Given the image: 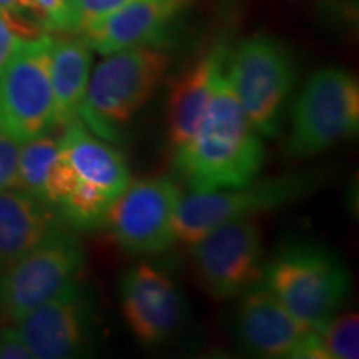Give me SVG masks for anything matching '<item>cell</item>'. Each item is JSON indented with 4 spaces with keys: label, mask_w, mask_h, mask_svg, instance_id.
<instances>
[{
    "label": "cell",
    "mask_w": 359,
    "mask_h": 359,
    "mask_svg": "<svg viewBox=\"0 0 359 359\" xmlns=\"http://www.w3.org/2000/svg\"><path fill=\"white\" fill-rule=\"evenodd\" d=\"M0 7L24 15L30 13V0H0Z\"/></svg>",
    "instance_id": "obj_27"
},
{
    "label": "cell",
    "mask_w": 359,
    "mask_h": 359,
    "mask_svg": "<svg viewBox=\"0 0 359 359\" xmlns=\"http://www.w3.org/2000/svg\"><path fill=\"white\" fill-rule=\"evenodd\" d=\"M235 331L241 348L255 356L326 359L316 327L294 318L263 283L241 294Z\"/></svg>",
    "instance_id": "obj_11"
},
{
    "label": "cell",
    "mask_w": 359,
    "mask_h": 359,
    "mask_svg": "<svg viewBox=\"0 0 359 359\" xmlns=\"http://www.w3.org/2000/svg\"><path fill=\"white\" fill-rule=\"evenodd\" d=\"M111 203L100 188L79 180L67 198L57 206L58 215L75 230H92L103 223L107 210Z\"/></svg>",
    "instance_id": "obj_20"
},
{
    "label": "cell",
    "mask_w": 359,
    "mask_h": 359,
    "mask_svg": "<svg viewBox=\"0 0 359 359\" xmlns=\"http://www.w3.org/2000/svg\"><path fill=\"white\" fill-rule=\"evenodd\" d=\"M92 72V48L77 34L53 37L52 42V90L55 128H64L79 120Z\"/></svg>",
    "instance_id": "obj_18"
},
{
    "label": "cell",
    "mask_w": 359,
    "mask_h": 359,
    "mask_svg": "<svg viewBox=\"0 0 359 359\" xmlns=\"http://www.w3.org/2000/svg\"><path fill=\"white\" fill-rule=\"evenodd\" d=\"M32 353L17 327H7L0 331V359H32Z\"/></svg>",
    "instance_id": "obj_26"
},
{
    "label": "cell",
    "mask_w": 359,
    "mask_h": 359,
    "mask_svg": "<svg viewBox=\"0 0 359 359\" xmlns=\"http://www.w3.org/2000/svg\"><path fill=\"white\" fill-rule=\"evenodd\" d=\"M190 246L196 280L217 302L236 298L262 283L263 235L255 218L219 224Z\"/></svg>",
    "instance_id": "obj_10"
},
{
    "label": "cell",
    "mask_w": 359,
    "mask_h": 359,
    "mask_svg": "<svg viewBox=\"0 0 359 359\" xmlns=\"http://www.w3.org/2000/svg\"><path fill=\"white\" fill-rule=\"evenodd\" d=\"M320 182L313 172L283 173L246 185L215 191H190L180 200L175 217L177 241L191 245L219 224L285 208L309 195Z\"/></svg>",
    "instance_id": "obj_6"
},
{
    "label": "cell",
    "mask_w": 359,
    "mask_h": 359,
    "mask_svg": "<svg viewBox=\"0 0 359 359\" xmlns=\"http://www.w3.org/2000/svg\"><path fill=\"white\" fill-rule=\"evenodd\" d=\"M226 47L219 45L175 80L167 100L168 138L175 148L182 147L196 132L223 74Z\"/></svg>",
    "instance_id": "obj_15"
},
{
    "label": "cell",
    "mask_w": 359,
    "mask_h": 359,
    "mask_svg": "<svg viewBox=\"0 0 359 359\" xmlns=\"http://www.w3.org/2000/svg\"><path fill=\"white\" fill-rule=\"evenodd\" d=\"M60 154L58 138L52 137L50 132L20 143L17 188L43 201L45 183L50 177L57 160L60 158Z\"/></svg>",
    "instance_id": "obj_19"
},
{
    "label": "cell",
    "mask_w": 359,
    "mask_h": 359,
    "mask_svg": "<svg viewBox=\"0 0 359 359\" xmlns=\"http://www.w3.org/2000/svg\"><path fill=\"white\" fill-rule=\"evenodd\" d=\"M262 283L294 318L320 330L344 302L351 278L334 251L299 241L281 248L264 264Z\"/></svg>",
    "instance_id": "obj_3"
},
{
    "label": "cell",
    "mask_w": 359,
    "mask_h": 359,
    "mask_svg": "<svg viewBox=\"0 0 359 359\" xmlns=\"http://www.w3.org/2000/svg\"><path fill=\"white\" fill-rule=\"evenodd\" d=\"M224 75L258 133L276 138L296 83L294 58L286 45L268 35L241 40L226 53Z\"/></svg>",
    "instance_id": "obj_4"
},
{
    "label": "cell",
    "mask_w": 359,
    "mask_h": 359,
    "mask_svg": "<svg viewBox=\"0 0 359 359\" xmlns=\"http://www.w3.org/2000/svg\"><path fill=\"white\" fill-rule=\"evenodd\" d=\"M45 34L35 20L0 7V74L25 40Z\"/></svg>",
    "instance_id": "obj_22"
},
{
    "label": "cell",
    "mask_w": 359,
    "mask_h": 359,
    "mask_svg": "<svg viewBox=\"0 0 359 359\" xmlns=\"http://www.w3.org/2000/svg\"><path fill=\"white\" fill-rule=\"evenodd\" d=\"M178 183L168 177L130 182L111 200L103 224L111 240L132 255H160L177 241L175 217L182 200Z\"/></svg>",
    "instance_id": "obj_9"
},
{
    "label": "cell",
    "mask_w": 359,
    "mask_h": 359,
    "mask_svg": "<svg viewBox=\"0 0 359 359\" xmlns=\"http://www.w3.org/2000/svg\"><path fill=\"white\" fill-rule=\"evenodd\" d=\"M132 0H69L72 20H74V34L80 32L85 27L100 20L102 17L115 12Z\"/></svg>",
    "instance_id": "obj_24"
},
{
    "label": "cell",
    "mask_w": 359,
    "mask_h": 359,
    "mask_svg": "<svg viewBox=\"0 0 359 359\" xmlns=\"http://www.w3.org/2000/svg\"><path fill=\"white\" fill-rule=\"evenodd\" d=\"M118 302L130 331L145 346H158L172 338L187 314L172 278L150 263H138L123 273Z\"/></svg>",
    "instance_id": "obj_13"
},
{
    "label": "cell",
    "mask_w": 359,
    "mask_h": 359,
    "mask_svg": "<svg viewBox=\"0 0 359 359\" xmlns=\"http://www.w3.org/2000/svg\"><path fill=\"white\" fill-rule=\"evenodd\" d=\"M62 224L53 206L12 188L0 191V273Z\"/></svg>",
    "instance_id": "obj_16"
},
{
    "label": "cell",
    "mask_w": 359,
    "mask_h": 359,
    "mask_svg": "<svg viewBox=\"0 0 359 359\" xmlns=\"http://www.w3.org/2000/svg\"><path fill=\"white\" fill-rule=\"evenodd\" d=\"M359 83L351 72L325 67L314 72L291 110L285 154L306 160L358 135Z\"/></svg>",
    "instance_id": "obj_5"
},
{
    "label": "cell",
    "mask_w": 359,
    "mask_h": 359,
    "mask_svg": "<svg viewBox=\"0 0 359 359\" xmlns=\"http://www.w3.org/2000/svg\"><path fill=\"white\" fill-rule=\"evenodd\" d=\"M172 58L155 47L114 52L90 72L79 120L103 140L123 142L135 115L167 75Z\"/></svg>",
    "instance_id": "obj_2"
},
{
    "label": "cell",
    "mask_w": 359,
    "mask_h": 359,
    "mask_svg": "<svg viewBox=\"0 0 359 359\" xmlns=\"http://www.w3.org/2000/svg\"><path fill=\"white\" fill-rule=\"evenodd\" d=\"M30 15L43 32L74 34L69 0H30Z\"/></svg>",
    "instance_id": "obj_23"
},
{
    "label": "cell",
    "mask_w": 359,
    "mask_h": 359,
    "mask_svg": "<svg viewBox=\"0 0 359 359\" xmlns=\"http://www.w3.org/2000/svg\"><path fill=\"white\" fill-rule=\"evenodd\" d=\"M13 325L34 358H74L87 351L95 336V304L77 281Z\"/></svg>",
    "instance_id": "obj_12"
},
{
    "label": "cell",
    "mask_w": 359,
    "mask_h": 359,
    "mask_svg": "<svg viewBox=\"0 0 359 359\" xmlns=\"http://www.w3.org/2000/svg\"><path fill=\"white\" fill-rule=\"evenodd\" d=\"M318 333L326 359H358L359 316L356 313L333 316Z\"/></svg>",
    "instance_id": "obj_21"
},
{
    "label": "cell",
    "mask_w": 359,
    "mask_h": 359,
    "mask_svg": "<svg viewBox=\"0 0 359 359\" xmlns=\"http://www.w3.org/2000/svg\"><path fill=\"white\" fill-rule=\"evenodd\" d=\"M20 143L0 132V191L17 188Z\"/></svg>",
    "instance_id": "obj_25"
},
{
    "label": "cell",
    "mask_w": 359,
    "mask_h": 359,
    "mask_svg": "<svg viewBox=\"0 0 359 359\" xmlns=\"http://www.w3.org/2000/svg\"><path fill=\"white\" fill-rule=\"evenodd\" d=\"M264 158L263 137L246 116L223 67L198 128L173 150L175 172L190 191L226 190L257 178Z\"/></svg>",
    "instance_id": "obj_1"
},
{
    "label": "cell",
    "mask_w": 359,
    "mask_h": 359,
    "mask_svg": "<svg viewBox=\"0 0 359 359\" xmlns=\"http://www.w3.org/2000/svg\"><path fill=\"white\" fill-rule=\"evenodd\" d=\"M85 251L64 224L0 273V314L11 321L50 302L79 281Z\"/></svg>",
    "instance_id": "obj_7"
},
{
    "label": "cell",
    "mask_w": 359,
    "mask_h": 359,
    "mask_svg": "<svg viewBox=\"0 0 359 359\" xmlns=\"http://www.w3.org/2000/svg\"><path fill=\"white\" fill-rule=\"evenodd\" d=\"M191 0H132L77 32L102 55L133 47H154Z\"/></svg>",
    "instance_id": "obj_14"
},
{
    "label": "cell",
    "mask_w": 359,
    "mask_h": 359,
    "mask_svg": "<svg viewBox=\"0 0 359 359\" xmlns=\"http://www.w3.org/2000/svg\"><path fill=\"white\" fill-rule=\"evenodd\" d=\"M58 145L79 180L100 188L111 200L132 182L128 165L120 150L93 135L80 120L62 128Z\"/></svg>",
    "instance_id": "obj_17"
},
{
    "label": "cell",
    "mask_w": 359,
    "mask_h": 359,
    "mask_svg": "<svg viewBox=\"0 0 359 359\" xmlns=\"http://www.w3.org/2000/svg\"><path fill=\"white\" fill-rule=\"evenodd\" d=\"M52 42L47 32L25 40L0 74V132L19 143L55 128Z\"/></svg>",
    "instance_id": "obj_8"
}]
</instances>
